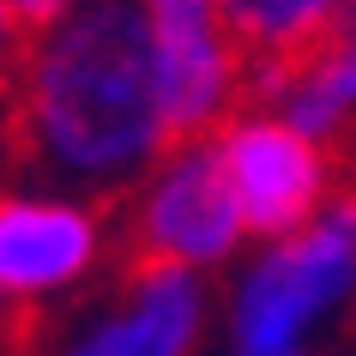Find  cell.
Returning a JSON list of instances; mask_svg holds the SVG:
<instances>
[{
    "label": "cell",
    "instance_id": "1",
    "mask_svg": "<svg viewBox=\"0 0 356 356\" xmlns=\"http://www.w3.org/2000/svg\"><path fill=\"white\" fill-rule=\"evenodd\" d=\"M0 145L24 181L121 206L175 145L139 0H79L24 37Z\"/></svg>",
    "mask_w": 356,
    "mask_h": 356
},
{
    "label": "cell",
    "instance_id": "2",
    "mask_svg": "<svg viewBox=\"0 0 356 356\" xmlns=\"http://www.w3.org/2000/svg\"><path fill=\"white\" fill-rule=\"evenodd\" d=\"M356 314V188L302 229L254 242L218 296L224 356H314L326 332Z\"/></svg>",
    "mask_w": 356,
    "mask_h": 356
},
{
    "label": "cell",
    "instance_id": "11",
    "mask_svg": "<svg viewBox=\"0 0 356 356\" xmlns=\"http://www.w3.org/2000/svg\"><path fill=\"white\" fill-rule=\"evenodd\" d=\"M13 6V19L24 24V31H42V24H55L60 13H73L79 0H6Z\"/></svg>",
    "mask_w": 356,
    "mask_h": 356
},
{
    "label": "cell",
    "instance_id": "8",
    "mask_svg": "<svg viewBox=\"0 0 356 356\" xmlns=\"http://www.w3.org/2000/svg\"><path fill=\"white\" fill-rule=\"evenodd\" d=\"M248 103L272 109L278 121H290L296 133H308L326 151L350 145L356 139V37L332 31L326 42L302 49V55L254 67Z\"/></svg>",
    "mask_w": 356,
    "mask_h": 356
},
{
    "label": "cell",
    "instance_id": "5",
    "mask_svg": "<svg viewBox=\"0 0 356 356\" xmlns=\"http://www.w3.org/2000/svg\"><path fill=\"white\" fill-rule=\"evenodd\" d=\"M218 326V290L181 266L127 260L91 302H73L55 326L24 332L19 356H200Z\"/></svg>",
    "mask_w": 356,
    "mask_h": 356
},
{
    "label": "cell",
    "instance_id": "6",
    "mask_svg": "<svg viewBox=\"0 0 356 356\" xmlns=\"http://www.w3.org/2000/svg\"><path fill=\"white\" fill-rule=\"evenodd\" d=\"M211 151L229 175V193L254 242H278L338 200V151L314 145L260 103L229 115L211 133Z\"/></svg>",
    "mask_w": 356,
    "mask_h": 356
},
{
    "label": "cell",
    "instance_id": "9",
    "mask_svg": "<svg viewBox=\"0 0 356 356\" xmlns=\"http://www.w3.org/2000/svg\"><path fill=\"white\" fill-rule=\"evenodd\" d=\"M218 6H224L229 37L248 49L254 67L302 55L332 31H344V0H218Z\"/></svg>",
    "mask_w": 356,
    "mask_h": 356
},
{
    "label": "cell",
    "instance_id": "3",
    "mask_svg": "<svg viewBox=\"0 0 356 356\" xmlns=\"http://www.w3.org/2000/svg\"><path fill=\"white\" fill-rule=\"evenodd\" d=\"M121 248L115 206L49 181L0 188V344L24 338L42 314L85 302Z\"/></svg>",
    "mask_w": 356,
    "mask_h": 356
},
{
    "label": "cell",
    "instance_id": "4",
    "mask_svg": "<svg viewBox=\"0 0 356 356\" xmlns=\"http://www.w3.org/2000/svg\"><path fill=\"white\" fill-rule=\"evenodd\" d=\"M115 224L133 260L181 266L200 278L229 272L254 248L211 139H175L157 157V169L115 206Z\"/></svg>",
    "mask_w": 356,
    "mask_h": 356
},
{
    "label": "cell",
    "instance_id": "10",
    "mask_svg": "<svg viewBox=\"0 0 356 356\" xmlns=\"http://www.w3.org/2000/svg\"><path fill=\"white\" fill-rule=\"evenodd\" d=\"M24 31L19 19H13V6L0 0V121H6V97H13V79H19V60H24Z\"/></svg>",
    "mask_w": 356,
    "mask_h": 356
},
{
    "label": "cell",
    "instance_id": "7",
    "mask_svg": "<svg viewBox=\"0 0 356 356\" xmlns=\"http://www.w3.org/2000/svg\"><path fill=\"white\" fill-rule=\"evenodd\" d=\"M151 55L163 79L175 139H211L236 109H248L254 60L224 24L218 0H139Z\"/></svg>",
    "mask_w": 356,
    "mask_h": 356
},
{
    "label": "cell",
    "instance_id": "12",
    "mask_svg": "<svg viewBox=\"0 0 356 356\" xmlns=\"http://www.w3.org/2000/svg\"><path fill=\"white\" fill-rule=\"evenodd\" d=\"M344 31L356 37V0H344Z\"/></svg>",
    "mask_w": 356,
    "mask_h": 356
}]
</instances>
